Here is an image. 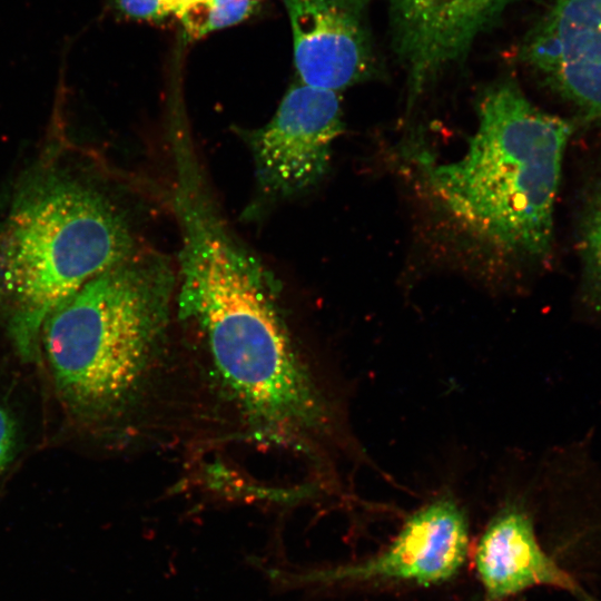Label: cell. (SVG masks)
Instances as JSON below:
<instances>
[{
  "label": "cell",
  "mask_w": 601,
  "mask_h": 601,
  "mask_svg": "<svg viewBox=\"0 0 601 601\" xmlns=\"http://www.w3.org/2000/svg\"><path fill=\"white\" fill-rule=\"evenodd\" d=\"M484 601H504L536 585L578 593L572 577L541 548L532 521L515 501L490 520L474 550Z\"/></svg>",
  "instance_id": "30bf717a"
},
{
  "label": "cell",
  "mask_w": 601,
  "mask_h": 601,
  "mask_svg": "<svg viewBox=\"0 0 601 601\" xmlns=\"http://www.w3.org/2000/svg\"><path fill=\"white\" fill-rule=\"evenodd\" d=\"M122 16L140 21L161 22L175 16L179 0H114Z\"/></svg>",
  "instance_id": "4fadbf2b"
},
{
  "label": "cell",
  "mask_w": 601,
  "mask_h": 601,
  "mask_svg": "<svg viewBox=\"0 0 601 601\" xmlns=\"http://www.w3.org/2000/svg\"><path fill=\"white\" fill-rule=\"evenodd\" d=\"M570 124L533 105L510 80L487 87L464 155L425 161L428 185L472 236L510 259L551 252L554 207Z\"/></svg>",
  "instance_id": "7a4b0ae2"
},
{
  "label": "cell",
  "mask_w": 601,
  "mask_h": 601,
  "mask_svg": "<svg viewBox=\"0 0 601 601\" xmlns=\"http://www.w3.org/2000/svg\"><path fill=\"white\" fill-rule=\"evenodd\" d=\"M199 191L185 176L175 197L179 316L195 325L224 385L258 431L312 454L371 463L347 403L326 390L298 349L270 274Z\"/></svg>",
  "instance_id": "6da1fadb"
},
{
  "label": "cell",
  "mask_w": 601,
  "mask_h": 601,
  "mask_svg": "<svg viewBox=\"0 0 601 601\" xmlns=\"http://www.w3.org/2000/svg\"><path fill=\"white\" fill-rule=\"evenodd\" d=\"M469 553V521L449 490L413 511L380 553L331 573L346 582H401L428 587L452 579Z\"/></svg>",
  "instance_id": "9c48e42d"
},
{
  "label": "cell",
  "mask_w": 601,
  "mask_h": 601,
  "mask_svg": "<svg viewBox=\"0 0 601 601\" xmlns=\"http://www.w3.org/2000/svg\"><path fill=\"white\" fill-rule=\"evenodd\" d=\"M176 282L167 257L137 250L49 314L40 339L73 408L100 416L134 401L164 344Z\"/></svg>",
  "instance_id": "3957f363"
},
{
  "label": "cell",
  "mask_w": 601,
  "mask_h": 601,
  "mask_svg": "<svg viewBox=\"0 0 601 601\" xmlns=\"http://www.w3.org/2000/svg\"><path fill=\"white\" fill-rule=\"evenodd\" d=\"M520 58L585 118L601 119V0H549Z\"/></svg>",
  "instance_id": "ba28073f"
},
{
  "label": "cell",
  "mask_w": 601,
  "mask_h": 601,
  "mask_svg": "<svg viewBox=\"0 0 601 601\" xmlns=\"http://www.w3.org/2000/svg\"><path fill=\"white\" fill-rule=\"evenodd\" d=\"M578 250L584 287L601 305V180L591 189L581 211Z\"/></svg>",
  "instance_id": "7c38bea8"
},
{
  "label": "cell",
  "mask_w": 601,
  "mask_h": 601,
  "mask_svg": "<svg viewBox=\"0 0 601 601\" xmlns=\"http://www.w3.org/2000/svg\"><path fill=\"white\" fill-rule=\"evenodd\" d=\"M374 0H283L298 81L339 93L376 75Z\"/></svg>",
  "instance_id": "52a82bcc"
},
{
  "label": "cell",
  "mask_w": 601,
  "mask_h": 601,
  "mask_svg": "<svg viewBox=\"0 0 601 601\" xmlns=\"http://www.w3.org/2000/svg\"><path fill=\"white\" fill-rule=\"evenodd\" d=\"M343 127L337 92L292 85L270 120L245 136L260 190L289 197L312 188L328 170Z\"/></svg>",
  "instance_id": "5b68a950"
},
{
  "label": "cell",
  "mask_w": 601,
  "mask_h": 601,
  "mask_svg": "<svg viewBox=\"0 0 601 601\" xmlns=\"http://www.w3.org/2000/svg\"><path fill=\"white\" fill-rule=\"evenodd\" d=\"M138 249L127 221L100 193L51 180L12 209L0 244V296L29 356L49 314Z\"/></svg>",
  "instance_id": "277c9868"
},
{
  "label": "cell",
  "mask_w": 601,
  "mask_h": 601,
  "mask_svg": "<svg viewBox=\"0 0 601 601\" xmlns=\"http://www.w3.org/2000/svg\"><path fill=\"white\" fill-rule=\"evenodd\" d=\"M264 0H179L176 17L185 38L198 40L258 13Z\"/></svg>",
  "instance_id": "8fae6325"
},
{
  "label": "cell",
  "mask_w": 601,
  "mask_h": 601,
  "mask_svg": "<svg viewBox=\"0 0 601 601\" xmlns=\"http://www.w3.org/2000/svg\"><path fill=\"white\" fill-rule=\"evenodd\" d=\"M519 0H387L393 51L401 63L408 108Z\"/></svg>",
  "instance_id": "8992f818"
},
{
  "label": "cell",
  "mask_w": 601,
  "mask_h": 601,
  "mask_svg": "<svg viewBox=\"0 0 601 601\" xmlns=\"http://www.w3.org/2000/svg\"><path fill=\"white\" fill-rule=\"evenodd\" d=\"M14 424L8 412L0 405V473L7 466L14 446Z\"/></svg>",
  "instance_id": "5bb4252c"
}]
</instances>
